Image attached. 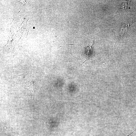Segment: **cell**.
Segmentation results:
<instances>
[{
  "instance_id": "1",
  "label": "cell",
  "mask_w": 136,
  "mask_h": 136,
  "mask_svg": "<svg viewBox=\"0 0 136 136\" xmlns=\"http://www.w3.org/2000/svg\"><path fill=\"white\" fill-rule=\"evenodd\" d=\"M96 35L94 37L92 38V42L90 45L86 47H84L85 48L86 52L85 53L86 55V59L79 66L77 67H78L82 64L85 63H86V62L93 55V46L95 43V40L96 39L95 38Z\"/></svg>"
}]
</instances>
